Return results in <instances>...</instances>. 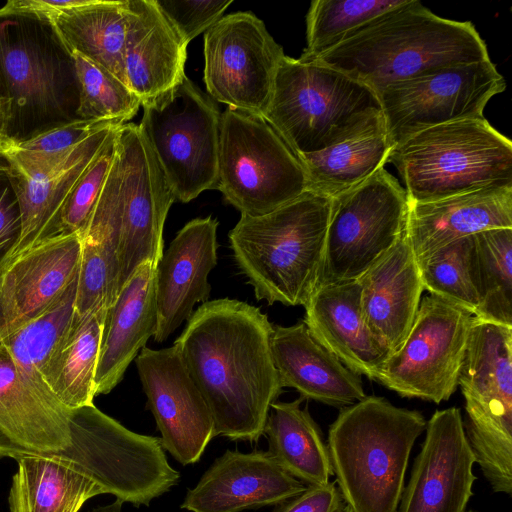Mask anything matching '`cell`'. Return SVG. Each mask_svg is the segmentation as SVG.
Masks as SVG:
<instances>
[{
    "label": "cell",
    "instance_id": "1",
    "mask_svg": "<svg viewBox=\"0 0 512 512\" xmlns=\"http://www.w3.org/2000/svg\"><path fill=\"white\" fill-rule=\"evenodd\" d=\"M69 426L67 447L15 459L10 512H79L100 494L149 506L179 482L160 437L135 433L94 404L72 409Z\"/></svg>",
    "mask_w": 512,
    "mask_h": 512
},
{
    "label": "cell",
    "instance_id": "2",
    "mask_svg": "<svg viewBox=\"0 0 512 512\" xmlns=\"http://www.w3.org/2000/svg\"><path fill=\"white\" fill-rule=\"evenodd\" d=\"M267 315L222 298L193 311L175 340L214 422L215 436L256 442L283 387L275 367Z\"/></svg>",
    "mask_w": 512,
    "mask_h": 512
},
{
    "label": "cell",
    "instance_id": "3",
    "mask_svg": "<svg viewBox=\"0 0 512 512\" xmlns=\"http://www.w3.org/2000/svg\"><path fill=\"white\" fill-rule=\"evenodd\" d=\"M488 59L487 46L471 22L442 18L420 1L408 0L314 60L378 94L397 82Z\"/></svg>",
    "mask_w": 512,
    "mask_h": 512
},
{
    "label": "cell",
    "instance_id": "4",
    "mask_svg": "<svg viewBox=\"0 0 512 512\" xmlns=\"http://www.w3.org/2000/svg\"><path fill=\"white\" fill-rule=\"evenodd\" d=\"M426 425L421 412L379 396L341 409L327 448L337 487L353 512H397L409 457Z\"/></svg>",
    "mask_w": 512,
    "mask_h": 512
},
{
    "label": "cell",
    "instance_id": "5",
    "mask_svg": "<svg viewBox=\"0 0 512 512\" xmlns=\"http://www.w3.org/2000/svg\"><path fill=\"white\" fill-rule=\"evenodd\" d=\"M332 198L307 190L260 216L241 215L230 247L255 297L269 305H305L318 286Z\"/></svg>",
    "mask_w": 512,
    "mask_h": 512
},
{
    "label": "cell",
    "instance_id": "6",
    "mask_svg": "<svg viewBox=\"0 0 512 512\" xmlns=\"http://www.w3.org/2000/svg\"><path fill=\"white\" fill-rule=\"evenodd\" d=\"M0 82L10 141L79 120L74 58L48 17L0 9Z\"/></svg>",
    "mask_w": 512,
    "mask_h": 512
},
{
    "label": "cell",
    "instance_id": "7",
    "mask_svg": "<svg viewBox=\"0 0 512 512\" xmlns=\"http://www.w3.org/2000/svg\"><path fill=\"white\" fill-rule=\"evenodd\" d=\"M295 154L385 131L377 94L315 60L284 55L262 116Z\"/></svg>",
    "mask_w": 512,
    "mask_h": 512
},
{
    "label": "cell",
    "instance_id": "8",
    "mask_svg": "<svg viewBox=\"0 0 512 512\" xmlns=\"http://www.w3.org/2000/svg\"><path fill=\"white\" fill-rule=\"evenodd\" d=\"M387 163L397 169L412 203L512 186V142L484 116L417 132L393 146Z\"/></svg>",
    "mask_w": 512,
    "mask_h": 512
},
{
    "label": "cell",
    "instance_id": "9",
    "mask_svg": "<svg viewBox=\"0 0 512 512\" xmlns=\"http://www.w3.org/2000/svg\"><path fill=\"white\" fill-rule=\"evenodd\" d=\"M470 449L495 493L512 494V327L473 317L458 377Z\"/></svg>",
    "mask_w": 512,
    "mask_h": 512
},
{
    "label": "cell",
    "instance_id": "10",
    "mask_svg": "<svg viewBox=\"0 0 512 512\" xmlns=\"http://www.w3.org/2000/svg\"><path fill=\"white\" fill-rule=\"evenodd\" d=\"M174 195L139 125L124 123L97 200L120 229L118 293L145 262L157 264L164 252L163 229Z\"/></svg>",
    "mask_w": 512,
    "mask_h": 512
},
{
    "label": "cell",
    "instance_id": "11",
    "mask_svg": "<svg viewBox=\"0 0 512 512\" xmlns=\"http://www.w3.org/2000/svg\"><path fill=\"white\" fill-rule=\"evenodd\" d=\"M217 190L241 215L260 216L301 196L308 182L298 156L262 116L227 107Z\"/></svg>",
    "mask_w": 512,
    "mask_h": 512
},
{
    "label": "cell",
    "instance_id": "12",
    "mask_svg": "<svg viewBox=\"0 0 512 512\" xmlns=\"http://www.w3.org/2000/svg\"><path fill=\"white\" fill-rule=\"evenodd\" d=\"M139 125L175 200L190 202L218 187L221 112L186 75L142 105Z\"/></svg>",
    "mask_w": 512,
    "mask_h": 512
},
{
    "label": "cell",
    "instance_id": "13",
    "mask_svg": "<svg viewBox=\"0 0 512 512\" xmlns=\"http://www.w3.org/2000/svg\"><path fill=\"white\" fill-rule=\"evenodd\" d=\"M408 205L405 189L385 167L332 198L318 285L360 278L405 234Z\"/></svg>",
    "mask_w": 512,
    "mask_h": 512
},
{
    "label": "cell",
    "instance_id": "14",
    "mask_svg": "<svg viewBox=\"0 0 512 512\" xmlns=\"http://www.w3.org/2000/svg\"><path fill=\"white\" fill-rule=\"evenodd\" d=\"M474 315L434 295L421 301L403 344L375 381L402 397L439 404L458 387Z\"/></svg>",
    "mask_w": 512,
    "mask_h": 512
},
{
    "label": "cell",
    "instance_id": "15",
    "mask_svg": "<svg viewBox=\"0 0 512 512\" xmlns=\"http://www.w3.org/2000/svg\"><path fill=\"white\" fill-rule=\"evenodd\" d=\"M506 89L488 59L443 68L391 84L377 94L393 145L437 125L483 117L490 99Z\"/></svg>",
    "mask_w": 512,
    "mask_h": 512
},
{
    "label": "cell",
    "instance_id": "16",
    "mask_svg": "<svg viewBox=\"0 0 512 512\" xmlns=\"http://www.w3.org/2000/svg\"><path fill=\"white\" fill-rule=\"evenodd\" d=\"M283 48L252 12L223 16L204 34V82L227 107L263 116Z\"/></svg>",
    "mask_w": 512,
    "mask_h": 512
},
{
    "label": "cell",
    "instance_id": "17",
    "mask_svg": "<svg viewBox=\"0 0 512 512\" xmlns=\"http://www.w3.org/2000/svg\"><path fill=\"white\" fill-rule=\"evenodd\" d=\"M136 367L163 449L182 465L198 462L215 437L214 422L177 348L145 346Z\"/></svg>",
    "mask_w": 512,
    "mask_h": 512
},
{
    "label": "cell",
    "instance_id": "18",
    "mask_svg": "<svg viewBox=\"0 0 512 512\" xmlns=\"http://www.w3.org/2000/svg\"><path fill=\"white\" fill-rule=\"evenodd\" d=\"M474 464L460 410L435 411L397 512H465L477 480Z\"/></svg>",
    "mask_w": 512,
    "mask_h": 512
},
{
    "label": "cell",
    "instance_id": "19",
    "mask_svg": "<svg viewBox=\"0 0 512 512\" xmlns=\"http://www.w3.org/2000/svg\"><path fill=\"white\" fill-rule=\"evenodd\" d=\"M79 233L45 238L0 264V341L54 304L78 277Z\"/></svg>",
    "mask_w": 512,
    "mask_h": 512
},
{
    "label": "cell",
    "instance_id": "20",
    "mask_svg": "<svg viewBox=\"0 0 512 512\" xmlns=\"http://www.w3.org/2000/svg\"><path fill=\"white\" fill-rule=\"evenodd\" d=\"M217 227L212 216L189 221L158 261L156 342H165L188 320L196 303L207 302L211 290L208 275L217 264Z\"/></svg>",
    "mask_w": 512,
    "mask_h": 512
},
{
    "label": "cell",
    "instance_id": "21",
    "mask_svg": "<svg viewBox=\"0 0 512 512\" xmlns=\"http://www.w3.org/2000/svg\"><path fill=\"white\" fill-rule=\"evenodd\" d=\"M305 488L268 451L227 450L187 491L181 508L190 512H240L278 505Z\"/></svg>",
    "mask_w": 512,
    "mask_h": 512
},
{
    "label": "cell",
    "instance_id": "22",
    "mask_svg": "<svg viewBox=\"0 0 512 512\" xmlns=\"http://www.w3.org/2000/svg\"><path fill=\"white\" fill-rule=\"evenodd\" d=\"M304 307L312 337L349 370L375 381L391 352L365 321L358 281L318 285Z\"/></svg>",
    "mask_w": 512,
    "mask_h": 512
},
{
    "label": "cell",
    "instance_id": "23",
    "mask_svg": "<svg viewBox=\"0 0 512 512\" xmlns=\"http://www.w3.org/2000/svg\"><path fill=\"white\" fill-rule=\"evenodd\" d=\"M70 413L41 393L0 348V457L16 459L67 447Z\"/></svg>",
    "mask_w": 512,
    "mask_h": 512
},
{
    "label": "cell",
    "instance_id": "24",
    "mask_svg": "<svg viewBox=\"0 0 512 512\" xmlns=\"http://www.w3.org/2000/svg\"><path fill=\"white\" fill-rule=\"evenodd\" d=\"M499 228H512V186L409 202L405 234L415 258L420 259L460 238Z\"/></svg>",
    "mask_w": 512,
    "mask_h": 512
},
{
    "label": "cell",
    "instance_id": "25",
    "mask_svg": "<svg viewBox=\"0 0 512 512\" xmlns=\"http://www.w3.org/2000/svg\"><path fill=\"white\" fill-rule=\"evenodd\" d=\"M357 281L368 327L391 353L396 351L411 329L424 291L406 234Z\"/></svg>",
    "mask_w": 512,
    "mask_h": 512
},
{
    "label": "cell",
    "instance_id": "26",
    "mask_svg": "<svg viewBox=\"0 0 512 512\" xmlns=\"http://www.w3.org/2000/svg\"><path fill=\"white\" fill-rule=\"evenodd\" d=\"M271 351L282 387L303 399L344 408L367 396L360 375L320 345L303 321L273 326Z\"/></svg>",
    "mask_w": 512,
    "mask_h": 512
},
{
    "label": "cell",
    "instance_id": "27",
    "mask_svg": "<svg viewBox=\"0 0 512 512\" xmlns=\"http://www.w3.org/2000/svg\"><path fill=\"white\" fill-rule=\"evenodd\" d=\"M187 46L154 0H131L124 73L126 85L141 106L181 82L185 76Z\"/></svg>",
    "mask_w": 512,
    "mask_h": 512
},
{
    "label": "cell",
    "instance_id": "28",
    "mask_svg": "<svg viewBox=\"0 0 512 512\" xmlns=\"http://www.w3.org/2000/svg\"><path fill=\"white\" fill-rule=\"evenodd\" d=\"M156 266L152 262L140 265L106 311L95 373L96 395L108 394L116 387L156 333Z\"/></svg>",
    "mask_w": 512,
    "mask_h": 512
},
{
    "label": "cell",
    "instance_id": "29",
    "mask_svg": "<svg viewBox=\"0 0 512 512\" xmlns=\"http://www.w3.org/2000/svg\"><path fill=\"white\" fill-rule=\"evenodd\" d=\"M118 126L108 125L97 130L46 172L25 176L10 168L21 208L22 230L18 242L3 262L56 235L63 204Z\"/></svg>",
    "mask_w": 512,
    "mask_h": 512
},
{
    "label": "cell",
    "instance_id": "30",
    "mask_svg": "<svg viewBox=\"0 0 512 512\" xmlns=\"http://www.w3.org/2000/svg\"><path fill=\"white\" fill-rule=\"evenodd\" d=\"M71 52H76L125 82L124 46L131 0H87L49 18Z\"/></svg>",
    "mask_w": 512,
    "mask_h": 512
},
{
    "label": "cell",
    "instance_id": "31",
    "mask_svg": "<svg viewBox=\"0 0 512 512\" xmlns=\"http://www.w3.org/2000/svg\"><path fill=\"white\" fill-rule=\"evenodd\" d=\"M106 311L75 314L43 369V384L70 410L93 404L96 396L95 373Z\"/></svg>",
    "mask_w": 512,
    "mask_h": 512
},
{
    "label": "cell",
    "instance_id": "32",
    "mask_svg": "<svg viewBox=\"0 0 512 512\" xmlns=\"http://www.w3.org/2000/svg\"><path fill=\"white\" fill-rule=\"evenodd\" d=\"M303 398L275 401L264 433L270 455L291 476L308 485H323L333 475L327 443Z\"/></svg>",
    "mask_w": 512,
    "mask_h": 512
},
{
    "label": "cell",
    "instance_id": "33",
    "mask_svg": "<svg viewBox=\"0 0 512 512\" xmlns=\"http://www.w3.org/2000/svg\"><path fill=\"white\" fill-rule=\"evenodd\" d=\"M393 146L386 131H380L296 155L304 168L308 190L335 198L384 168Z\"/></svg>",
    "mask_w": 512,
    "mask_h": 512
},
{
    "label": "cell",
    "instance_id": "34",
    "mask_svg": "<svg viewBox=\"0 0 512 512\" xmlns=\"http://www.w3.org/2000/svg\"><path fill=\"white\" fill-rule=\"evenodd\" d=\"M77 288L78 277L47 310L0 341V348L17 368L41 393L54 400L56 399L43 384L42 372L73 322Z\"/></svg>",
    "mask_w": 512,
    "mask_h": 512
},
{
    "label": "cell",
    "instance_id": "35",
    "mask_svg": "<svg viewBox=\"0 0 512 512\" xmlns=\"http://www.w3.org/2000/svg\"><path fill=\"white\" fill-rule=\"evenodd\" d=\"M479 308L475 317L512 327V228L473 235Z\"/></svg>",
    "mask_w": 512,
    "mask_h": 512
},
{
    "label": "cell",
    "instance_id": "36",
    "mask_svg": "<svg viewBox=\"0 0 512 512\" xmlns=\"http://www.w3.org/2000/svg\"><path fill=\"white\" fill-rule=\"evenodd\" d=\"M408 0H313L306 15L307 45L300 59L314 60L357 30Z\"/></svg>",
    "mask_w": 512,
    "mask_h": 512
},
{
    "label": "cell",
    "instance_id": "37",
    "mask_svg": "<svg viewBox=\"0 0 512 512\" xmlns=\"http://www.w3.org/2000/svg\"><path fill=\"white\" fill-rule=\"evenodd\" d=\"M424 290L475 315L479 308L473 235L416 259Z\"/></svg>",
    "mask_w": 512,
    "mask_h": 512
},
{
    "label": "cell",
    "instance_id": "38",
    "mask_svg": "<svg viewBox=\"0 0 512 512\" xmlns=\"http://www.w3.org/2000/svg\"><path fill=\"white\" fill-rule=\"evenodd\" d=\"M72 55L79 86L78 119L124 124L136 115L141 102L125 83L82 55Z\"/></svg>",
    "mask_w": 512,
    "mask_h": 512
},
{
    "label": "cell",
    "instance_id": "39",
    "mask_svg": "<svg viewBox=\"0 0 512 512\" xmlns=\"http://www.w3.org/2000/svg\"><path fill=\"white\" fill-rule=\"evenodd\" d=\"M108 125L122 124L79 119L22 141L7 139L0 153L13 171L25 176L40 174L52 169L74 146Z\"/></svg>",
    "mask_w": 512,
    "mask_h": 512
},
{
    "label": "cell",
    "instance_id": "40",
    "mask_svg": "<svg viewBox=\"0 0 512 512\" xmlns=\"http://www.w3.org/2000/svg\"><path fill=\"white\" fill-rule=\"evenodd\" d=\"M121 126V125H120ZM119 126L80 177L60 211L56 235L84 231L100 196L115 154Z\"/></svg>",
    "mask_w": 512,
    "mask_h": 512
},
{
    "label": "cell",
    "instance_id": "41",
    "mask_svg": "<svg viewBox=\"0 0 512 512\" xmlns=\"http://www.w3.org/2000/svg\"><path fill=\"white\" fill-rule=\"evenodd\" d=\"M181 39L189 44L223 17L232 0H154Z\"/></svg>",
    "mask_w": 512,
    "mask_h": 512
},
{
    "label": "cell",
    "instance_id": "42",
    "mask_svg": "<svg viewBox=\"0 0 512 512\" xmlns=\"http://www.w3.org/2000/svg\"><path fill=\"white\" fill-rule=\"evenodd\" d=\"M22 214L9 164L0 153V264L18 242Z\"/></svg>",
    "mask_w": 512,
    "mask_h": 512
},
{
    "label": "cell",
    "instance_id": "43",
    "mask_svg": "<svg viewBox=\"0 0 512 512\" xmlns=\"http://www.w3.org/2000/svg\"><path fill=\"white\" fill-rule=\"evenodd\" d=\"M335 484L308 485L300 494L276 505L273 512H335L344 502Z\"/></svg>",
    "mask_w": 512,
    "mask_h": 512
},
{
    "label": "cell",
    "instance_id": "44",
    "mask_svg": "<svg viewBox=\"0 0 512 512\" xmlns=\"http://www.w3.org/2000/svg\"><path fill=\"white\" fill-rule=\"evenodd\" d=\"M10 114V100L8 98H0V151L3 149L7 137V124Z\"/></svg>",
    "mask_w": 512,
    "mask_h": 512
},
{
    "label": "cell",
    "instance_id": "45",
    "mask_svg": "<svg viewBox=\"0 0 512 512\" xmlns=\"http://www.w3.org/2000/svg\"><path fill=\"white\" fill-rule=\"evenodd\" d=\"M123 501L120 499H116L114 502L104 505V506H98L89 512H121Z\"/></svg>",
    "mask_w": 512,
    "mask_h": 512
},
{
    "label": "cell",
    "instance_id": "46",
    "mask_svg": "<svg viewBox=\"0 0 512 512\" xmlns=\"http://www.w3.org/2000/svg\"><path fill=\"white\" fill-rule=\"evenodd\" d=\"M335 512H353L344 502L336 509Z\"/></svg>",
    "mask_w": 512,
    "mask_h": 512
},
{
    "label": "cell",
    "instance_id": "47",
    "mask_svg": "<svg viewBox=\"0 0 512 512\" xmlns=\"http://www.w3.org/2000/svg\"><path fill=\"white\" fill-rule=\"evenodd\" d=\"M0 98H5L4 95H3V90H2L1 82H0Z\"/></svg>",
    "mask_w": 512,
    "mask_h": 512
},
{
    "label": "cell",
    "instance_id": "48",
    "mask_svg": "<svg viewBox=\"0 0 512 512\" xmlns=\"http://www.w3.org/2000/svg\"><path fill=\"white\" fill-rule=\"evenodd\" d=\"M465 512H479V511H476V510H468V511H465Z\"/></svg>",
    "mask_w": 512,
    "mask_h": 512
}]
</instances>
